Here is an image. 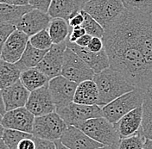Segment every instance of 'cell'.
<instances>
[{
	"label": "cell",
	"instance_id": "cb8c5ba5",
	"mask_svg": "<svg viewBox=\"0 0 152 149\" xmlns=\"http://www.w3.org/2000/svg\"><path fill=\"white\" fill-rule=\"evenodd\" d=\"M22 71L16 63H10L0 58V89L4 90L20 80Z\"/></svg>",
	"mask_w": 152,
	"mask_h": 149
},
{
	"label": "cell",
	"instance_id": "f35d334b",
	"mask_svg": "<svg viewBox=\"0 0 152 149\" xmlns=\"http://www.w3.org/2000/svg\"><path fill=\"white\" fill-rule=\"evenodd\" d=\"M18 149H37V145L34 137L25 138L21 140L18 144Z\"/></svg>",
	"mask_w": 152,
	"mask_h": 149
},
{
	"label": "cell",
	"instance_id": "9c48e42d",
	"mask_svg": "<svg viewBox=\"0 0 152 149\" xmlns=\"http://www.w3.org/2000/svg\"><path fill=\"white\" fill-rule=\"evenodd\" d=\"M56 111L64 120L67 126L75 127L89 119L102 116V109L99 105H86L74 102L57 109Z\"/></svg>",
	"mask_w": 152,
	"mask_h": 149
},
{
	"label": "cell",
	"instance_id": "c3c4849f",
	"mask_svg": "<svg viewBox=\"0 0 152 149\" xmlns=\"http://www.w3.org/2000/svg\"><path fill=\"white\" fill-rule=\"evenodd\" d=\"M148 92H151V93L152 94V84H151V87L149 88V90H148Z\"/></svg>",
	"mask_w": 152,
	"mask_h": 149
},
{
	"label": "cell",
	"instance_id": "7402d4cb",
	"mask_svg": "<svg viewBox=\"0 0 152 149\" xmlns=\"http://www.w3.org/2000/svg\"><path fill=\"white\" fill-rule=\"evenodd\" d=\"M20 80L23 84L31 92L46 85L49 82V78L37 67L28 68L22 72Z\"/></svg>",
	"mask_w": 152,
	"mask_h": 149
},
{
	"label": "cell",
	"instance_id": "f1b7e54d",
	"mask_svg": "<svg viewBox=\"0 0 152 149\" xmlns=\"http://www.w3.org/2000/svg\"><path fill=\"white\" fill-rule=\"evenodd\" d=\"M81 12L84 16V23L82 24V27L85 28L86 34L90 35L93 37L103 38L104 28L85 10L81 9Z\"/></svg>",
	"mask_w": 152,
	"mask_h": 149
},
{
	"label": "cell",
	"instance_id": "d590c367",
	"mask_svg": "<svg viewBox=\"0 0 152 149\" xmlns=\"http://www.w3.org/2000/svg\"><path fill=\"white\" fill-rule=\"evenodd\" d=\"M87 47H88L91 51L95 52V53L100 52L101 50H103L104 48V41H103L102 38L93 37Z\"/></svg>",
	"mask_w": 152,
	"mask_h": 149
},
{
	"label": "cell",
	"instance_id": "8992f818",
	"mask_svg": "<svg viewBox=\"0 0 152 149\" xmlns=\"http://www.w3.org/2000/svg\"><path fill=\"white\" fill-rule=\"evenodd\" d=\"M124 9L125 7L121 0H89L83 6V10L104 28L118 18Z\"/></svg>",
	"mask_w": 152,
	"mask_h": 149
},
{
	"label": "cell",
	"instance_id": "2e32d148",
	"mask_svg": "<svg viewBox=\"0 0 152 149\" xmlns=\"http://www.w3.org/2000/svg\"><path fill=\"white\" fill-rule=\"evenodd\" d=\"M60 140L69 149H97L104 147L75 126H67Z\"/></svg>",
	"mask_w": 152,
	"mask_h": 149
},
{
	"label": "cell",
	"instance_id": "f6af8a7d",
	"mask_svg": "<svg viewBox=\"0 0 152 149\" xmlns=\"http://www.w3.org/2000/svg\"><path fill=\"white\" fill-rule=\"evenodd\" d=\"M0 149H10L3 139H0Z\"/></svg>",
	"mask_w": 152,
	"mask_h": 149
},
{
	"label": "cell",
	"instance_id": "ab89813d",
	"mask_svg": "<svg viewBox=\"0 0 152 149\" xmlns=\"http://www.w3.org/2000/svg\"><path fill=\"white\" fill-rule=\"evenodd\" d=\"M92 38H93V36H91L88 35V34H86L84 36H82L80 38H79V39L76 41V42H75V43H76V44H77L78 46H80V47H88V45H89V43H90Z\"/></svg>",
	"mask_w": 152,
	"mask_h": 149
},
{
	"label": "cell",
	"instance_id": "7bdbcfd3",
	"mask_svg": "<svg viewBox=\"0 0 152 149\" xmlns=\"http://www.w3.org/2000/svg\"><path fill=\"white\" fill-rule=\"evenodd\" d=\"M142 149H152V140L147 139L145 143H144V146H143Z\"/></svg>",
	"mask_w": 152,
	"mask_h": 149
},
{
	"label": "cell",
	"instance_id": "e0dca14e",
	"mask_svg": "<svg viewBox=\"0 0 152 149\" xmlns=\"http://www.w3.org/2000/svg\"><path fill=\"white\" fill-rule=\"evenodd\" d=\"M66 47L75 52L94 70L95 73H99L101 71L110 67V61L105 48L100 52L95 53L91 51L87 47H80L75 42H70L68 39L66 40Z\"/></svg>",
	"mask_w": 152,
	"mask_h": 149
},
{
	"label": "cell",
	"instance_id": "603a6c76",
	"mask_svg": "<svg viewBox=\"0 0 152 149\" xmlns=\"http://www.w3.org/2000/svg\"><path fill=\"white\" fill-rule=\"evenodd\" d=\"M32 9L29 4L18 6L0 3V22L17 26L21 18Z\"/></svg>",
	"mask_w": 152,
	"mask_h": 149
},
{
	"label": "cell",
	"instance_id": "7dc6e473",
	"mask_svg": "<svg viewBox=\"0 0 152 149\" xmlns=\"http://www.w3.org/2000/svg\"><path fill=\"white\" fill-rule=\"evenodd\" d=\"M97 149H113V148H111V147H107V146H104V147H101V148H99Z\"/></svg>",
	"mask_w": 152,
	"mask_h": 149
},
{
	"label": "cell",
	"instance_id": "4fadbf2b",
	"mask_svg": "<svg viewBox=\"0 0 152 149\" xmlns=\"http://www.w3.org/2000/svg\"><path fill=\"white\" fill-rule=\"evenodd\" d=\"M36 116L26 107L6 111L3 116L1 124L4 129H10L32 134Z\"/></svg>",
	"mask_w": 152,
	"mask_h": 149
},
{
	"label": "cell",
	"instance_id": "44dd1931",
	"mask_svg": "<svg viewBox=\"0 0 152 149\" xmlns=\"http://www.w3.org/2000/svg\"><path fill=\"white\" fill-rule=\"evenodd\" d=\"M99 91L94 79L85 80L76 88L74 102L86 105H98Z\"/></svg>",
	"mask_w": 152,
	"mask_h": 149
},
{
	"label": "cell",
	"instance_id": "bcb514c9",
	"mask_svg": "<svg viewBox=\"0 0 152 149\" xmlns=\"http://www.w3.org/2000/svg\"><path fill=\"white\" fill-rule=\"evenodd\" d=\"M4 128L2 124H0V139L3 138V134H4Z\"/></svg>",
	"mask_w": 152,
	"mask_h": 149
},
{
	"label": "cell",
	"instance_id": "f546056e",
	"mask_svg": "<svg viewBox=\"0 0 152 149\" xmlns=\"http://www.w3.org/2000/svg\"><path fill=\"white\" fill-rule=\"evenodd\" d=\"M146 140L140 129L132 136L121 139L117 149H142Z\"/></svg>",
	"mask_w": 152,
	"mask_h": 149
},
{
	"label": "cell",
	"instance_id": "681fc988",
	"mask_svg": "<svg viewBox=\"0 0 152 149\" xmlns=\"http://www.w3.org/2000/svg\"><path fill=\"white\" fill-rule=\"evenodd\" d=\"M2 119H3V116L0 115V124H1V122H2Z\"/></svg>",
	"mask_w": 152,
	"mask_h": 149
},
{
	"label": "cell",
	"instance_id": "d6a6232c",
	"mask_svg": "<svg viewBox=\"0 0 152 149\" xmlns=\"http://www.w3.org/2000/svg\"><path fill=\"white\" fill-rule=\"evenodd\" d=\"M16 29V25L0 22V55L5 41Z\"/></svg>",
	"mask_w": 152,
	"mask_h": 149
},
{
	"label": "cell",
	"instance_id": "f907efd6",
	"mask_svg": "<svg viewBox=\"0 0 152 149\" xmlns=\"http://www.w3.org/2000/svg\"><path fill=\"white\" fill-rule=\"evenodd\" d=\"M87 1H89V0H86V2H87Z\"/></svg>",
	"mask_w": 152,
	"mask_h": 149
},
{
	"label": "cell",
	"instance_id": "ac0fdd59",
	"mask_svg": "<svg viewBox=\"0 0 152 149\" xmlns=\"http://www.w3.org/2000/svg\"><path fill=\"white\" fill-rule=\"evenodd\" d=\"M2 92L6 111L25 107L30 95V92L23 84L21 80L2 90Z\"/></svg>",
	"mask_w": 152,
	"mask_h": 149
},
{
	"label": "cell",
	"instance_id": "9a60e30c",
	"mask_svg": "<svg viewBox=\"0 0 152 149\" xmlns=\"http://www.w3.org/2000/svg\"><path fill=\"white\" fill-rule=\"evenodd\" d=\"M51 20L52 17L47 12L32 9L21 18L16 27L30 37L42 30L47 29Z\"/></svg>",
	"mask_w": 152,
	"mask_h": 149
},
{
	"label": "cell",
	"instance_id": "4316f807",
	"mask_svg": "<svg viewBox=\"0 0 152 149\" xmlns=\"http://www.w3.org/2000/svg\"><path fill=\"white\" fill-rule=\"evenodd\" d=\"M142 121L141 130L146 139L152 140V94L146 92L142 105Z\"/></svg>",
	"mask_w": 152,
	"mask_h": 149
},
{
	"label": "cell",
	"instance_id": "d4e9b609",
	"mask_svg": "<svg viewBox=\"0 0 152 149\" xmlns=\"http://www.w3.org/2000/svg\"><path fill=\"white\" fill-rule=\"evenodd\" d=\"M48 51V50H41L36 48L28 41L24 53L23 54L21 59L16 64L18 65L22 72L28 68L37 67L38 64L42 61L45 55L47 54Z\"/></svg>",
	"mask_w": 152,
	"mask_h": 149
},
{
	"label": "cell",
	"instance_id": "4dcf8cb0",
	"mask_svg": "<svg viewBox=\"0 0 152 149\" xmlns=\"http://www.w3.org/2000/svg\"><path fill=\"white\" fill-rule=\"evenodd\" d=\"M28 41L32 46L41 50H49V48L54 44L48 29L42 30L33 35L29 37Z\"/></svg>",
	"mask_w": 152,
	"mask_h": 149
},
{
	"label": "cell",
	"instance_id": "30bf717a",
	"mask_svg": "<svg viewBox=\"0 0 152 149\" xmlns=\"http://www.w3.org/2000/svg\"><path fill=\"white\" fill-rule=\"evenodd\" d=\"M77 83L67 79L62 75L57 76L48 82V89L57 109L74 102Z\"/></svg>",
	"mask_w": 152,
	"mask_h": 149
},
{
	"label": "cell",
	"instance_id": "d6986e66",
	"mask_svg": "<svg viewBox=\"0 0 152 149\" xmlns=\"http://www.w3.org/2000/svg\"><path fill=\"white\" fill-rule=\"evenodd\" d=\"M142 121V106L134 109L114 123L120 139L130 137L141 129Z\"/></svg>",
	"mask_w": 152,
	"mask_h": 149
},
{
	"label": "cell",
	"instance_id": "b9f144b4",
	"mask_svg": "<svg viewBox=\"0 0 152 149\" xmlns=\"http://www.w3.org/2000/svg\"><path fill=\"white\" fill-rule=\"evenodd\" d=\"M6 112L5 110V105H4V97H3V92L2 90L0 89V115L4 116Z\"/></svg>",
	"mask_w": 152,
	"mask_h": 149
},
{
	"label": "cell",
	"instance_id": "60d3db41",
	"mask_svg": "<svg viewBox=\"0 0 152 149\" xmlns=\"http://www.w3.org/2000/svg\"><path fill=\"white\" fill-rule=\"evenodd\" d=\"M1 4H7L11 5H28V0H0Z\"/></svg>",
	"mask_w": 152,
	"mask_h": 149
},
{
	"label": "cell",
	"instance_id": "5bb4252c",
	"mask_svg": "<svg viewBox=\"0 0 152 149\" xmlns=\"http://www.w3.org/2000/svg\"><path fill=\"white\" fill-rule=\"evenodd\" d=\"M29 41V36L18 28L5 41L0 58L10 63H17L24 53Z\"/></svg>",
	"mask_w": 152,
	"mask_h": 149
},
{
	"label": "cell",
	"instance_id": "836d02e7",
	"mask_svg": "<svg viewBox=\"0 0 152 149\" xmlns=\"http://www.w3.org/2000/svg\"><path fill=\"white\" fill-rule=\"evenodd\" d=\"M51 2L52 0H28V4L33 9H39V10L48 13Z\"/></svg>",
	"mask_w": 152,
	"mask_h": 149
},
{
	"label": "cell",
	"instance_id": "52a82bcc",
	"mask_svg": "<svg viewBox=\"0 0 152 149\" xmlns=\"http://www.w3.org/2000/svg\"><path fill=\"white\" fill-rule=\"evenodd\" d=\"M66 128V122L55 111L35 118L32 134L39 139L56 141L61 139Z\"/></svg>",
	"mask_w": 152,
	"mask_h": 149
},
{
	"label": "cell",
	"instance_id": "6da1fadb",
	"mask_svg": "<svg viewBox=\"0 0 152 149\" xmlns=\"http://www.w3.org/2000/svg\"><path fill=\"white\" fill-rule=\"evenodd\" d=\"M102 40L110 67L119 72L135 88L147 92L152 84V70L134 38L125 9L104 28Z\"/></svg>",
	"mask_w": 152,
	"mask_h": 149
},
{
	"label": "cell",
	"instance_id": "3957f363",
	"mask_svg": "<svg viewBox=\"0 0 152 149\" xmlns=\"http://www.w3.org/2000/svg\"><path fill=\"white\" fill-rule=\"evenodd\" d=\"M134 38L152 70V13L125 9Z\"/></svg>",
	"mask_w": 152,
	"mask_h": 149
},
{
	"label": "cell",
	"instance_id": "1f68e13d",
	"mask_svg": "<svg viewBox=\"0 0 152 149\" xmlns=\"http://www.w3.org/2000/svg\"><path fill=\"white\" fill-rule=\"evenodd\" d=\"M125 9L152 13V0H121Z\"/></svg>",
	"mask_w": 152,
	"mask_h": 149
},
{
	"label": "cell",
	"instance_id": "8d00e7d4",
	"mask_svg": "<svg viewBox=\"0 0 152 149\" xmlns=\"http://www.w3.org/2000/svg\"><path fill=\"white\" fill-rule=\"evenodd\" d=\"M34 140L36 141L37 149H56V145L55 141L42 140L37 137H34Z\"/></svg>",
	"mask_w": 152,
	"mask_h": 149
},
{
	"label": "cell",
	"instance_id": "5b68a950",
	"mask_svg": "<svg viewBox=\"0 0 152 149\" xmlns=\"http://www.w3.org/2000/svg\"><path fill=\"white\" fill-rule=\"evenodd\" d=\"M77 128L81 129L93 140L113 149H117L121 140L115 125L103 116L89 119L80 124Z\"/></svg>",
	"mask_w": 152,
	"mask_h": 149
},
{
	"label": "cell",
	"instance_id": "8fae6325",
	"mask_svg": "<svg viewBox=\"0 0 152 149\" xmlns=\"http://www.w3.org/2000/svg\"><path fill=\"white\" fill-rule=\"evenodd\" d=\"M66 47V41L60 44H53L37 68L49 79L61 75L64 53Z\"/></svg>",
	"mask_w": 152,
	"mask_h": 149
},
{
	"label": "cell",
	"instance_id": "ee69618b",
	"mask_svg": "<svg viewBox=\"0 0 152 149\" xmlns=\"http://www.w3.org/2000/svg\"><path fill=\"white\" fill-rule=\"evenodd\" d=\"M55 142H56V149H69L67 148L66 147H65V146L61 142V140H56Z\"/></svg>",
	"mask_w": 152,
	"mask_h": 149
},
{
	"label": "cell",
	"instance_id": "277c9868",
	"mask_svg": "<svg viewBox=\"0 0 152 149\" xmlns=\"http://www.w3.org/2000/svg\"><path fill=\"white\" fill-rule=\"evenodd\" d=\"M146 91L135 88L103 106L102 116L112 123L118 121L124 115L142 105Z\"/></svg>",
	"mask_w": 152,
	"mask_h": 149
},
{
	"label": "cell",
	"instance_id": "7a4b0ae2",
	"mask_svg": "<svg viewBox=\"0 0 152 149\" xmlns=\"http://www.w3.org/2000/svg\"><path fill=\"white\" fill-rule=\"evenodd\" d=\"M94 81L99 91L98 105L103 107L124 94L135 89L119 72L108 67L99 73H95Z\"/></svg>",
	"mask_w": 152,
	"mask_h": 149
},
{
	"label": "cell",
	"instance_id": "ba28073f",
	"mask_svg": "<svg viewBox=\"0 0 152 149\" xmlns=\"http://www.w3.org/2000/svg\"><path fill=\"white\" fill-rule=\"evenodd\" d=\"M61 75L75 83L80 84L85 80L94 79L95 73L75 52L66 47L64 53Z\"/></svg>",
	"mask_w": 152,
	"mask_h": 149
},
{
	"label": "cell",
	"instance_id": "7c38bea8",
	"mask_svg": "<svg viewBox=\"0 0 152 149\" xmlns=\"http://www.w3.org/2000/svg\"><path fill=\"white\" fill-rule=\"evenodd\" d=\"M25 107L36 117L42 116L56 110V104L48 89V83L46 85L30 92Z\"/></svg>",
	"mask_w": 152,
	"mask_h": 149
},
{
	"label": "cell",
	"instance_id": "83f0119b",
	"mask_svg": "<svg viewBox=\"0 0 152 149\" xmlns=\"http://www.w3.org/2000/svg\"><path fill=\"white\" fill-rule=\"evenodd\" d=\"M29 137H34V136L32 134L25 133L23 131L4 129L2 139L4 140L10 149H18L20 141L25 138H29Z\"/></svg>",
	"mask_w": 152,
	"mask_h": 149
},
{
	"label": "cell",
	"instance_id": "ffe728a7",
	"mask_svg": "<svg viewBox=\"0 0 152 149\" xmlns=\"http://www.w3.org/2000/svg\"><path fill=\"white\" fill-rule=\"evenodd\" d=\"M86 0H52L48 15L52 18L60 17L66 20L83 9Z\"/></svg>",
	"mask_w": 152,
	"mask_h": 149
},
{
	"label": "cell",
	"instance_id": "484cf974",
	"mask_svg": "<svg viewBox=\"0 0 152 149\" xmlns=\"http://www.w3.org/2000/svg\"><path fill=\"white\" fill-rule=\"evenodd\" d=\"M47 29L54 44H60L66 41L71 31L68 22L60 17L52 18Z\"/></svg>",
	"mask_w": 152,
	"mask_h": 149
},
{
	"label": "cell",
	"instance_id": "74e56055",
	"mask_svg": "<svg viewBox=\"0 0 152 149\" xmlns=\"http://www.w3.org/2000/svg\"><path fill=\"white\" fill-rule=\"evenodd\" d=\"M84 23V16L81 12V10L75 15H74L71 18L68 20V24L70 28H75L77 26H81Z\"/></svg>",
	"mask_w": 152,
	"mask_h": 149
},
{
	"label": "cell",
	"instance_id": "e575fe53",
	"mask_svg": "<svg viewBox=\"0 0 152 149\" xmlns=\"http://www.w3.org/2000/svg\"><path fill=\"white\" fill-rule=\"evenodd\" d=\"M86 34L85 28L81 26H77L75 28H72L71 31H70V34H69V36H68V41L70 42H76V41L80 38L82 36H84Z\"/></svg>",
	"mask_w": 152,
	"mask_h": 149
}]
</instances>
